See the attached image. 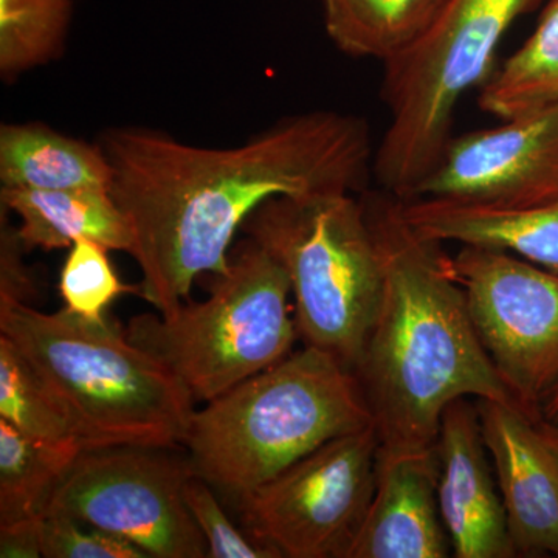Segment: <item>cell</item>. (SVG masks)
<instances>
[{"label":"cell","instance_id":"obj_1","mask_svg":"<svg viewBox=\"0 0 558 558\" xmlns=\"http://www.w3.org/2000/svg\"><path fill=\"white\" fill-rule=\"evenodd\" d=\"M98 143L134 234L140 296L163 315L186 303L201 275L229 270L234 238L260 205L362 191L376 154L366 120L337 110L284 117L233 148L145 126L108 128Z\"/></svg>","mask_w":558,"mask_h":558},{"label":"cell","instance_id":"obj_2","mask_svg":"<svg viewBox=\"0 0 558 558\" xmlns=\"http://www.w3.org/2000/svg\"><path fill=\"white\" fill-rule=\"evenodd\" d=\"M362 202L384 292L355 376L380 449H432L444 411L458 399L519 405L481 343L439 242L413 230L395 194L381 190Z\"/></svg>","mask_w":558,"mask_h":558},{"label":"cell","instance_id":"obj_3","mask_svg":"<svg viewBox=\"0 0 558 558\" xmlns=\"http://www.w3.org/2000/svg\"><path fill=\"white\" fill-rule=\"evenodd\" d=\"M0 333L60 400L84 449L182 446L196 400L109 315L47 314L0 295Z\"/></svg>","mask_w":558,"mask_h":558},{"label":"cell","instance_id":"obj_4","mask_svg":"<svg viewBox=\"0 0 558 558\" xmlns=\"http://www.w3.org/2000/svg\"><path fill=\"white\" fill-rule=\"evenodd\" d=\"M373 425L354 371L304 344L194 410L182 446L197 475L240 499L329 440Z\"/></svg>","mask_w":558,"mask_h":558},{"label":"cell","instance_id":"obj_5","mask_svg":"<svg viewBox=\"0 0 558 558\" xmlns=\"http://www.w3.org/2000/svg\"><path fill=\"white\" fill-rule=\"evenodd\" d=\"M242 231L288 271L300 339L355 373L384 292L363 202L354 194L274 197Z\"/></svg>","mask_w":558,"mask_h":558},{"label":"cell","instance_id":"obj_6","mask_svg":"<svg viewBox=\"0 0 558 558\" xmlns=\"http://www.w3.org/2000/svg\"><path fill=\"white\" fill-rule=\"evenodd\" d=\"M548 0H447L413 49L385 62L380 95L389 124L374 154L381 190L407 201L449 148L461 98L486 83L499 43Z\"/></svg>","mask_w":558,"mask_h":558},{"label":"cell","instance_id":"obj_7","mask_svg":"<svg viewBox=\"0 0 558 558\" xmlns=\"http://www.w3.org/2000/svg\"><path fill=\"white\" fill-rule=\"evenodd\" d=\"M290 295L284 267L245 236L231 248L229 270L216 277L207 300L168 315H137L128 339L163 363L194 400L209 402L292 352L300 333Z\"/></svg>","mask_w":558,"mask_h":558},{"label":"cell","instance_id":"obj_8","mask_svg":"<svg viewBox=\"0 0 558 558\" xmlns=\"http://www.w3.org/2000/svg\"><path fill=\"white\" fill-rule=\"evenodd\" d=\"M179 447L117 446L80 453L40 513H61L154 558H208L185 501L194 475ZM39 513V515H40Z\"/></svg>","mask_w":558,"mask_h":558},{"label":"cell","instance_id":"obj_9","mask_svg":"<svg viewBox=\"0 0 558 558\" xmlns=\"http://www.w3.org/2000/svg\"><path fill=\"white\" fill-rule=\"evenodd\" d=\"M376 427L340 436L238 499L245 531L288 558H347L376 487Z\"/></svg>","mask_w":558,"mask_h":558},{"label":"cell","instance_id":"obj_10","mask_svg":"<svg viewBox=\"0 0 558 558\" xmlns=\"http://www.w3.org/2000/svg\"><path fill=\"white\" fill-rule=\"evenodd\" d=\"M450 259L488 357L521 409L542 416L558 385V275L476 245Z\"/></svg>","mask_w":558,"mask_h":558},{"label":"cell","instance_id":"obj_11","mask_svg":"<svg viewBox=\"0 0 558 558\" xmlns=\"http://www.w3.org/2000/svg\"><path fill=\"white\" fill-rule=\"evenodd\" d=\"M414 197L498 208L558 207V102L451 138Z\"/></svg>","mask_w":558,"mask_h":558},{"label":"cell","instance_id":"obj_12","mask_svg":"<svg viewBox=\"0 0 558 558\" xmlns=\"http://www.w3.org/2000/svg\"><path fill=\"white\" fill-rule=\"evenodd\" d=\"M438 502L457 558L517 557L476 400L451 402L435 444Z\"/></svg>","mask_w":558,"mask_h":558},{"label":"cell","instance_id":"obj_13","mask_svg":"<svg viewBox=\"0 0 558 558\" xmlns=\"http://www.w3.org/2000/svg\"><path fill=\"white\" fill-rule=\"evenodd\" d=\"M476 405L517 557H558V458L537 417L494 400Z\"/></svg>","mask_w":558,"mask_h":558},{"label":"cell","instance_id":"obj_14","mask_svg":"<svg viewBox=\"0 0 558 558\" xmlns=\"http://www.w3.org/2000/svg\"><path fill=\"white\" fill-rule=\"evenodd\" d=\"M435 447L377 454L376 487L347 558H446Z\"/></svg>","mask_w":558,"mask_h":558},{"label":"cell","instance_id":"obj_15","mask_svg":"<svg viewBox=\"0 0 558 558\" xmlns=\"http://www.w3.org/2000/svg\"><path fill=\"white\" fill-rule=\"evenodd\" d=\"M402 213L427 240L502 250L558 275V207L498 208L414 197L402 199Z\"/></svg>","mask_w":558,"mask_h":558},{"label":"cell","instance_id":"obj_16","mask_svg":"<svg viewBox=\"0 0 558 558\" xmlns=\"http://www.w3.org/2000/svg\"><path fill=\"white\" fill-rule=\"evenodd\" d=\"M0 207L14 213L25 252L69 248L78 240H94L131 255L134 234L109 190L0 189Z\"/></svg>","mask_w":558,"mask_h":558},{"label":"cell","instance_id":"obj_17","mask_svg":"<svg viewBox=\"0 0 558 558\" xmlns=\"http://www.w3.org/2000/svg\"><path fill=\"white\" fill-rule=\"evenodd\" d=\"M113 171L100 143L69 137L44 123L0 128L2 189L109 190Z\"/></svg>","mask_w":558,"mask_h":558},{"label":"cell","instance_id":"obj_18","mask_svg":"<svg viewBox=\"0 0 558 558\" xmlns=\"http://www.w3.org/2000/svg\"><path fill=\"white\" fill-rule=\"evenodd\" d=\"M447 0H323L325 28L351 58L388 62L427 35Z\"/></svg>","mask_w":558,"mask_h":558},{"label":"cell","instance_id":"obj_19","mask_svg":"<svg viewBox=\"0 0 558 558\" xmlns=\"http://www.w3.org/2000/svg\"><path fill=\"white\" fill-rule=\"evenodd\" d=\"M558 102V0H548L537 27L483 84L480 108L505 121Z\"/></svg>","mask_w":558,"mask_h":558},{"label":"cell","instance_id":"obj_20","mask_svg":"<svg viewBox=\"0 0 558 558\" xmlns=\"http://www.w3.org/2000/svg\"><path fill=\"white\" fill-rule=\"evenodd\" d=\"M83 450L31 438L0 418V526L36 519Z\"/></svg>","mask_w":558,"mask_h":558},{"label":"cell","instance_id":"obj_21","mask_svg":"<svg viewBox=\"0 0 558 558\" xmlns=\"http://www.w3.org/2000/svg\"><path fill=\"white\" fill-rule=\"evenodd\" d=\"M72 0H0V76L5 83L57 61L68 40Z\"/></svg>","mask_w":558,"mask_h":558},{"label":"cell","instance_id":"obj_22","mask_svg":"<svg viewBox=\"0 0 558 558\" xmlns=\"http://www.w3.org/2000/svg\"><path fill=\"white\" fill-rule=\"evenodd\" d=\"M0 418L24 435L81 442L75 424L20 349L0 333ZM84 447V446H83Z\"/></svg>","mask_w":558,"mask_h":558},{"label":"cell","instance_id":"obj_23","mask_svg":"<svg viewBox=\"0 0 558 558\" xmlns=\"http://www.w3.org/2000/svg\"><path fill=\"white\" fill-rule=\"evenodd\" d=\"M110 250L94 240H78L69 247L60 274V295L64 310L76 317L101 322L108 317L113 301L126 293H138V286L121 281Z\"/></svg>","mask_w":558,"mask_h":558},{"label":"cell","instance_id":"obj_24","mask_svg":"<svg viewBox=\"0 0 558 558\" xmlns=\"http://www.w3.org/2000/svg\"><path fill=\"white\" fill-rule=\"evenodd\" d=\"M211 484L194 473L185 486V501L208 546V558H279L270 546L242 534L231 523Z\"/></svg>","mask_w":558,"mask_h":558},{"label":"cell","instance_id":"obj_25","mask_svg":"<svg viewBox=\"0 0 558 558\" xmlns=\"http://www.w3.org/2000/svg\"><path fill=\"white\" fill-rule=\"evenodd\" d=\"M38 534L46 558H148L131 543L61 513H40Z\"/></svg>","mask_w":558,"mask_h":558},{"label":"cell","instance_id":"obj_26","mask_svg":"<svg viewBox=\"0 0 558 558\" xmlns=\"http://www.w3.org/2000/svg\"><path fill=\"white\" fill-rule=\"evenodd\" d=\"M22 247L16 229L5 223L2 216V231H0V295L11 296L27 303L31 299L33 282L27 267L22 263Z\"/></svg>","mask_w":558,"mask_h":558},{"label":"cell","instance_id":"obj_27","mask_svg":"<svg viewBox=\"0 0 558 558\" xmlns=\"http://www.w3.org/2000/svg\"><path fill=\"white\" fill-rule=\"evenodd\" d=\"M0 557L38 558L40 556L38 517L0 526Z\"/></svg>","mask_w":558,"mask_h":558},{"label":"cell","instance_id":"obj_28","mask_svg":"<svg viewBox=\"0 0 558 558\" xmlns=\"http://www.w3.org/2000/svg\"><path fill=\"white\" fill-rule=\"evenodd\" d=\"M537 427L558 458V422H549L539 416L537 417Z\"/></svg>","mask_w":558,"mask_h":558},{"label":"cell","instance_id":"obj_29","mask_svg":"<svg viewBox=\"0 0 558 558\" xmlns=\"http://www.w3.org/2000/svg\"><path fill=\"white\" fill-rule=\"evenodd\" d=\"M539 414H542V417L546 418V421L558 422V385L550 391L545 402H543Z\"/></svg>","mask_w":558,"mask_h":558}]
</instances>
